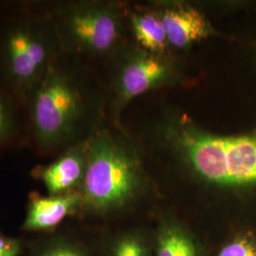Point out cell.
Segmentation results:
<instances>
[{
	"instance_id": "obj_1",
	"label": "cell",
	"mask_w": 256,
	"mask_h": 256,
	"mask_svg": "<svg viewBox=\"0 0 256 256\" xmlns=\"http://www.w3.org/2000/svg\"><path fill=\"white\" fill-rule=\"evenodd\" d=\"M68 59L64 52L57 56L26 104L30 142L43 156L54 158L82 142L88 95Z\"/></svg>"
},
{
	"instance_id": "obj_2",
	"label": "cell",
	"mask_w": 256,
	"mask_h": 256,
	"mask_svg": "<svg viewBox=\"0 0 256 256\" xmlns=\"http://www.w3.org/2000/svg\"><path fill=\"white\" fill-rule=\"evenodd\" d=\"M62 52L45 5L18 10L0 28V79L4 90L26 106Z\"/></svg>"
},
{
	"instance_id": "obj_3",
	"label": "cell",
	"mask_w": 256,
	"mask_h": 256,
	"mask_svg": "<svg viewBox=\"0 0 256 256\" xmlns=\"http://www.w3.org/2000/svg\"><path fill=\"white\" fill-rule=\"evenodd\" d=\"M136 182V168L126 149L110 131L97 130L88 140L81 210L98 214L116 210L131 198Z\"/></svg>"
},
{
	"instance_id": "obj_4",
	"label": "cell",
	"mask_w": 256,
	"mask_h": 256,
	"mask_svg": "<svg viewBox=\"0 0 256 256\" xmlns=\"http://www.w3.org/2000/svg\"><path fill=\"white\" fill-rule=\"evenodd\" d=\"M176 135L178 146L204 178L222 185L256 183V132L220 137L182 124Z\"/></svg>"
},
{
	"instance_id": "obj_5",
	"label": "cell",
	"mask_w": 256,
	"mask_h": 256,
	"mask_svg": "<svg viewBox=\"0 0 256 256\" xmlns=\"http://www.w3.org/2000/svg\"><path fill=\"white\" fill-rule=\"evenodd\" d=\"M45 8L66 54L106 57L116 52L122 23L114 4L68 2L48 4Z\"/></svg>"
},
{
	"instance_id": "obj_6",
	"label": "cell",
	"mask_w": 256,
	"mask_h": 256,
	"mask_svg": "<svg viewBox=\"0 0 256 256\" xmlns=\"http://www.w3.org/2000/svg\"><path fill=\"white\" fill-rule=\"evenodd\" d=\"M112 90L117 108L138 95L174 80V70L166 60L147 52L128 55L119 62Z\"/></svg>"
},
{
	"instance_id": "obj_7",
	"label": "cell",
	"mask_w": 256,
	"mask_h": 256,
	"mask_svg": "<svg viewBox=\"0 0 256 256\" xmlns=\"http://www.w3.org/2000/svg\"><path fill=\"white\" fill-rule=\"evenodd\" d=\"M88 165V140L70 147L48 164L36 165L30 176L52 196L80 192Z\"/></svg>"
},
{
	"instance_id": "obj_8",
	"label": "cell",
	"mask_w": 256,
	"mask_h": 256,
	"mask_svg": "<svg viewBox=\"0 0 256 256\" xmlns=\"http://www.w3.org/2000/svg\"><path fill=\"white\" fill-rule=\"evenodd\" d=\"M82 203L80 192L59 196L32 192L21 230L25 234H38L57 230L66 218L81 210Z\"/></svg>"
},
{
	"instance_id": "obj_9",
	"label": "cell",
	"mask_w": 256,
	"mask_h": 256,
	"mask_svg": "<svg viewBox=\"0 0 256 256\" xmlns=\"http://www.w3.org/2000/svg\"><path fill=\"white\" fill-rule=\"evenodd\" d=\"M156 14L164 27L168 43L178 48H187L214 34L210 22L191 6L173 4Z\"/></svg>"
},
{
	"instance_id": "obj_10",
	"label": "cell",
	"mask_w": 256,
	"mask_h": 256,
	"mask_svg": "<svg viewBox=\"0 0 256 256\" xmlns=\"http://www.w3.org/2000/svg\"><path fill=\"white\" fill-rule=\"evenodd\" d=\"M26 256H90L86 248L70 236L64 225L52 232L26 234Z\"/></svg>"
},
{
	"instance_id": "obj_11",
	"label": "cell",
	"mask_w": 256,
	"mask_h": 256,
	"mask_svg": "<svg viewBox=\"0 0 256 256\" xmlns=\"http://www.w3.org/2000/svg\"><path fill=\"white\" fill-rule=\"evenodd\" d=\"M130 21L134 36L146 52L158 55L164 52L169 43L162 22L156 12L133 14Z\"/></svg>"
},
{
	"instance_id": "obj_12",
	"label": "cell",
	"mask_w": 256,
	"mask_h": 256,
	"mask_svg": "<svg viewBox=\"0 0 256 256\" xmlns=\"http://www.w3.org/2000/svg\"><path fill=\"white\" fill-rule=\"evenodd\" d=\"M16 100L5 90L0 88V148L14 140L18 122Z\"/></svg>"
},
{
	"instance_id": "obj_13",
	"label": "cell",
	"mask_w": 256,
	"mask_h": 256,
	"mask_svg": "<svg viewBox=\"0 0 256 256\" xmlns=\"http://www.w3.org/2000/svg\"><path fill=\"white\" fill-rule=\"evenodd\" d=\"M158 256H196V250L184 234L169 230L160 240Z\"/></svg>"
},
{
	"instance_id": "obj_14",
	"label": "cell",
	"mask_w": 256,
	"mask_h": 256,
	"mask_svg": "<svg viewBox=\"0 0 256 256\" xmlns=\"http://www.w3.org/2000/svg\"><path fill=\"white\" fill-rule=\"evenodd\" d=\"M26 252V238L0 232V256H22Z\"/></svg>"
},
{
	"instance_id": "obj_15",
	"label": "cell",
	"mask_w": 256,
	"mask_h": 256,
	"mask_svg": "<svg viewBox=\"0 0 256 256\" xmlns=\"http://www.w3.org/2000/svg\"><path fill=\"white\" fill-rule=\"evenodd\" d=\"M111 256H144V250L136 239L122 238L117 240L110 250Z\"/></svg>"
},
{
	"instance_id": "obj_16",
	"label": "cell",
	"mask_w": 256,
	"mask_h": 256,
	"mask_svg": "<svg viewBox=\"0 0 256 256\" xmlns=\"http://www.w3.org/2000/svg\"><path fill=\"white\" fill-rule=\"evenodd\" d=\"M218 256H256V248L247 239H239L227 245Z\"/></svg>"
}]
</instances>
